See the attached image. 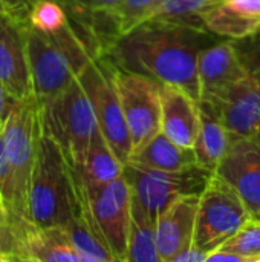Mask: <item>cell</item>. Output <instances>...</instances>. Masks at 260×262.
<instances>
[{"label": "cell", "mask_w": 260, "mask_h": 262, "mask_svg": "<svg viewBox=\"0 0 260 262\" xmlns=\"http://www.w3.org/2000/svg\"><path fill=\"white\" fill-rule=\"evenodd\" d=\"M251 138H253V140H254V141H256V143L260 146V127L256 130V132H254V134H253V135H251Z\"/></svg>", "instance_id": "cell-33"}, {"label": "cell", "mask_w": 260, "mask_h": 262, "mask_svg": "<svg viewBox=\"0 0 260 262\" xmlns=\"http://www.w3.org/2000/svg\"><path fill=\"white\" fill-rule=\"evenodd\" d=\"M201 104V123L198 137L193 146L196 164L208 172H215L228 154L234 135L228 130L225 123L216 114V111L205 104Z\"/></svg>", "instance_id": "cell-19"}, {"label": "cell", "mask_w": 260, "mask_h": 262, "mask_svg": "<svg viewBox=\"0 0 260 262\" xmlns=\"http://www.w3.org/2000/svg\"><path fill=\"white\" fill-rule=\"evenodd\" d=\"M222 2L224 0H164L152 20H167L202 26V15Z\"/></svg>", "instance_id": "cell-26"}, {"label": "cell", "mask_w": 260, "mask_h": 262, "mask_svg": "<svg viewBox=\"0 0 260 262\" xmlns=\"http://www.w3.org/2000/svg\"><path fill=\"white\" fill-rule=\"evenodd\" d=\"M81 204V190L60 144L40 121L37 154L31 173L29 220L43 227H64Z\"/></svg>", "instance_id": "cell-2"}, {"label": "cell", "mask_w": 260, "mask_h": 262, "mask_svg": "<svg viewBox=\"0 0 260 262\" xmlns=\"http://www.w3.org/2000/svg\"><path fill=\"white\" fill-rule=\"evenodd\" d=\"M162 2L164 0H121L116 11L112 14L115 38L152 20Z\"/></svg>", "instance_id": "cell-25"}, {"label": "cell", "mask_w": 260, "mask_h": 262, "mask_svg": "<svg viewBox=\"0 0 260 262\" xmlns=\"http://www.w3.org/2000/svg\"><path fill=\"white\" fill-rule=\"evenodd\" d=\"M124 166L101 130H98L83 160L77 166H72V170L80 187L84 192H92L123 177Z\"/></svg>", "instance_id": "cell-18"}, {"label": "cell", "mask_w": 260, "mask_h": 262, "mask_svg": "<svg viewBox=\"0 0 260 262\" xmlns=\"http://www.w3.org/2000/svg\"><path fill=\"white\" fill-rule=\"evenodd\" d=\"M95 111L98 127L120 160L126 164L133 146L120 97L112 78L110 61L98 55L78 75Z\"/></svg>", "instance_id": "cell-9"}, {"label": "cell", "mask_w": 260, "mask_h": 262, "mask_svg": "<svg viewBox=\"0 0 260 262\" xmlns=\"http://www.w3.org/2000/svg\"><path fill=\"white\" fill-rule=\"evenodd\" d=\"M201 23L213 35L228 40H244L260 32V20L242 14L227 0L207 11Z\"/></svg>", "instance_id": "cell-22"}, {"label": "cell", "mask_w": 260, "mask_h": 262, "mask_svg": "<svg viewBox=\"0 0 260 262\" xmlns=\"http://www.w3.org/2000/svg\"><path fill=\"white\" fill-rule=\"evenodd\" d=\"M211 172L193 166L184 170H155L139 167L130 163L124 166V177L132 187L133 196L141 203L146 212L155 220L175 200L201 193Z\"/></svg>", "instance_id": "cell-10"}, {"label": "cell", "mask_w": 260, "mask_h": 262, "mask_svg": "<svg viewBox=\"0 0 260 262\" xmlns=\"http://www.w3.org/2000/svg\"><path fill=\"white\" fill-rule=\"evenodd\" d=\"M2 2L8 11H11L12 14L21 18H26L28 12L31 11V8L34 6L37 0H2Z\"/></svg>", "instance_id": "cell-31"}, {"label": "cell", "mask_w": 260, "mask_h": 262, "mask_svg": "<svg viewBox=\"0 0 260 262\" xmlns=\"http://www.w3.org/2000/svg\"><path fill=\"white\" fill-rule=\"evenodd\" d=\"M244 201L251 218L260 220V146L251 137H234L231 147L215 170Z\"/></svg>", "instance_id": "cell-14"}, {"label": "cell", "mask_w": 260, "mask_h": 262, "mask_svg": "<svg viewBox=\"0 0 260 262\" xmlns=\"http://www.w3.org/2000/svg\"><path fill=\"white\" fill-rule=\"evenodd\" d=\"M250 213L238 192L218 172H211L199 195L195 244L207 255L218 250L248 220Z\"/></svg>", "instance_id": "cell-6"}, {"label": "cell", "mask_w": 260, "mask_h": 262, "mask_svg": "<svg viewBox=\"0 0 260 262\" xmlns=\"http://www.w3.org/2000/svg\"><path fill=\"white\" fill-rule=\"evenodd\" d=\"M3 9H6V8H5V5H3V2L0 0V11H3Z\"/></svg>", "instance_id": "cell-34"}, {"label": "cell", "mask_w": 260, "mask_h": 262, "mask_svg": "<svg viewBox=\"0 0 260 262\" xmlns=\"http://www.w3.org/2000/svg\"><path fill=\"white\" fill-rule=\"evenodd\" d=\"M245 72L247 66L234 40L208 45L198 60L199 103H216Z\"/></svg>", "instance_id": "cell-13"}, {"label": "cell", "mask_w": 260, "mask_h": 262, "mask_svg": "<svg viewBox=\"0 0 260 262\" xmlns=\"http://www.w3.org/2000/svg\"><path fill=\"white\" fill-rule=\"evenodd\" d=\"M8 216L17 235V261L83 262L64 227H43L29 218Z\"/></svg>", "instance_id": "cell-15"}, {"label": "cell", "mask_w": 260, "mask_h": 262, "mask_svg": "<svg viewBox=\"0 0 260 262\" xmlns=\"http://www.w3.org/2000/svg\"><path fill=\"white\" fill-rule=\"evenodd\" d=\"M112 78L130 132L133 150L161 132V89L158 80L110 61ZM132 150V152H133Z\"/></svg>", "instance_id": "cell-8"}, {"label": "cell", "mask_w": 260, "mask_h": 262, "mask_svg": "<svg viewBox=\"0 0 260 262\" xmlns=\"http://www.w3.org/2000/svg\"><path fill=\"white\" fill-rule=\"evenodd\" d=\"M199 195L175 200L156 218V244L162 262H173L193 243Z\"/></svg>", "instance_id": "cell-16"}, {"label": "cell", "mask_w": 260, "mask_h": 262, "mask_svg": "<svg viewBox=\"0 0 260 262\" xmlns=\"http://www.w3.org/2000/svg\"><path fill=\"white\" fill-rule=\"evenodd\" d=\"M14 103H15V98L6 91V88L0 81V124L5 123V120H6Z\"/></svg>", "instance_id": "cell-32"}, {"label": "cell", "mask_w": 260, "mask_h": 262, "mask_svg": "<svg viewBox=\"0 0 260 262\" xmlns=\"http://www.w3.org/2000/svg\"><path fill=\"white\" fill-rule=\"evenodd\" d=\"M26 48L37 103L66 89L97 57L72 21L57 34H43L26 23Z\"/></svg>", "instance_id": "cell-3"}, {"label": "cell", "mask_w": 260, "mask_h": 262, "mask_svg": "<svg viewBox=\"0 0 260 262\" xmlns=\"http://www.w3.org/2000/svg\"><path fill=\"white\" fill-rule=\"evenodd\" d=\"M211 37L202 26L149 20L110 41L100 55L123 69L181 88L199 101L198 60Z\"/></svg>", "instance_id": "cell-1"}, {"label": "cell", "mask_w": 260, "mask_h": 262, "mask_svg": "<svg viewBox=\"0 0 260 262\" xmlns=\"http://www.w3.org/2000/svg\"><path fill=\"white\" fill-rule=\"evenodd\" d=\"M84 195L93 223L115 256V261L127 262L133 193L124 173L97 190L84 192Z\"/></svg>", "instance_id": "cell-11"}, {"label": "cell", "mask_w": 260, "mask_h": 262, "mask_svg": "<svg viewBox=\"0 0 260 262\" xmlns=\"http://www.w3.org/2000/svg\"><path fill=\"white\" fill-rule=\"evenodd\" d=\"M38 132L40 114L35 97L15 100L3 123V137L12 181V212H6L8 215L29 218L28 196Z\"/></svg>", "instance_id": "cell-5"}, {"label": "cell", "mask_w": 260, "mask_h": 262, "mask_svg": "<svg viewBox=\"0 0 260 262\" xmlns=\"http://www.w3.org/2000/svg\"><path fill=\"white\" fill-rule=\"evenodd\" d=\"M127 262H162L156 244V223L133 196Z\"/></svg>", "instance_id": "cell-23"}, {"label": "cell", "mask_w": 260, "mask_h": 262, "mask_svg": "<svg viewBox=\"0 0 260 262\" xmlns=\"http://www.w3.org/2000/svg\"><path fill=\"white\" fill-rule=\"evenodd\" d=\"M127 163L146 169L169 172L198 166L193 149H185L176 144L162 132H158L146 144L133 150Z\"/></svg>", "instance_id": "cell-20"}, {"label": "cell", "mask_w": 260, "mask_h": 262, "mask_svg": "<svg viewBox=\"0 0 260 262\" xmlns=\"http://www.w3.org/2000/svg\"><path fill=\"white\" fill-rule=\"evenodd\" d=\"M38 114L41 126L60 144L69 164L77 166L100 130L92 101L80 77L60 94L38 103Z\"/></svg>", "instance_id": "cell-4"}, {"label": "cell", "mask_w": 260, "mask_h": 262, "mask_svg": "<svg viewBox=\"0 0 260 262\" xmlns=\"http://www.w3.org/2000/svg\"><path fill=\"white\" fill-rule=\"evenodd\" d=\"M25 20L43 34H57L70 23V17L60 0H37Z\"/></svg>", "instance_id": "cell-27"}, {"label": "cell", "mask_w": 260, "mask_h": 262, "mask_svg": "<svg viewBox=\"0 0 260 262\" xmlns=\"http://www.w3.org/2000/svg\"><path fill=\"white\" fill-rule=\"evenodd\" d=\"M260 262V220L250 218L207 262Z\"/></svg>", "instance_id": "cell-24"}, {"label": "cell", "mask_w": 260, "mask_h": 262, "mask_svg": "<svg viewBox=\"0 0 260 262\" xmlns=\"http://www.w3.org/2000/svg\"><path fill=\"white\" fill-rule=\"evenodd\" d=\"M0 81L15 98L32 97V77L26 48V20L0 11Z\"/></svg>", "instance_id": "cell-12"}, {"label": "cell", "mask_w": 260, "mask_h": 262, "mask_svg": "<svg viewBox=\"0 0 260 262\" xmlns=\"http://www.w3.org/2000/svg\"><path fill=\"white\" fill-rule=\"evenodd\" d=\"M17 261V235L12 221L0 203V262Z\"/></svg>", "instance_id": "cell-29"}, {"label": "cell", "mask_w": 260, "mask_h": 262, "mask_svg": "<svg viewBox=\"0 0 260 262\" xmlns=\"http://www.w3.org/2000/svg\"><path fill=\"white\" fill-rule=\"evenodd\" d=\"M201 123L199 101L181 88L162 84L161 132L176 144L193 149Z\"/></svg>", "instance_id": "cell-17"}, {"label": "cell", "mask_w": 260, "mask_h": 262, "mask_svg": "<svg viewBox=\"0 0 260 262\" xmlns=\"http://www.w3.org/2000/svg\"><path fill=\"white\" fill-rule=\"evenodd\" d=\"M70 18L80 26L86 25L92 17L110 15L116 11L121 0H60Z\"/></svg>", "instance_id": "cell-28"}, {"label": "cell", "mask_w": 260, "mask_h": 262, "mask_svg": "<svg viewBox=\"0 0 260 262\" xmlns=\"http://www.w3.org/2000/svg\"><path fill=\"white\" fill-rule=\"evenodd\" d=\"M247 66L236 81L211 106L234 137H251L260 127V32L234 40Z\"/></svg>", "instance_id": "cell-7"}, {"label": "cell", "mask_w": 260, "mask_h": 262, "mask_svg": "<svg viewBox=\"0 0 260 262\" xmlns=\"http://www.w3.org/2000/svg\"><path fill=\"white\" fill-rule=\"evenodd\" d=\"M0 203L8 213L12 212V181L3 137V124H0Z\"/></svg>", "instance_id": "cell-30"}, {"label": "cell", "mask_w": 260, "mask_h": 262, "mask_svg": "<svg viewBox=\"0 0 260 262\" xmlns=\"http://www.w3.org/2000/svg\"><path fill=\"white\" fill-rule=\"evenodd\" d=\"M64 229L75 252L80 255L83 262H116L98 227L93 223L83 189L80 209L74 215V218L64 226Z\"/></svg>", "instance_id": "cell-21"}]
</instances>
